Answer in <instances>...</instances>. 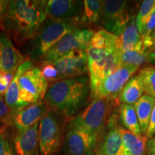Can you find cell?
<instances>
[{"instance_id": "1", "label": "cell", "mask_w": 155, "mask_h": 155, "mask_svg": "<svg viewBox=\"0 0 155 155\" xmlns=\"http://www.w3.org/2000/svg\"><path fill=\"white\" fill-rule=\"evenodd\" d=\"M47 1H9L4 28L15 41L22 43L32 38L45 22Z\"/></svg>"}, {"instance_id": "2", "label": "cell", "mask_w": 155, "mask_h": 155, "mask_svg": "<svg viewBox=\"0 0 155 155\" xmlns=\"http://www.w3.org/2000/svg\"><path fill=\"white\" fill-rule=\"evenodd\" d=\"M90 93L87 75L64 79L52 83L45 96L48 107L66 116H73L86 105Z\"/></svg>"}, {"instance_id": "3", "label": "cell", "mask_w": 155, "mask_h": 155, "mask_svg": "<svg viewBox=\"0 0 155 155\" xmlns=\"http://www.w3.org/2000/svg\"><path fill=\"white\" fill-rule=\"evenodd\" d=\"M81 19H50L40 27L34 41V57H44L64 36L79 28Z\"/></svg>"}, {"instance_id": "4", "label": "cell", "mask_w": 155, "mask_h": 155, "mask_svg": "<svg viewBox=\"0 0 155 155\" xmlns=\"http://www.w3.org/2000/svg\"><path fill=\"white\" fill-rule=\"evenodd\" d=\"M114 101H116L94 99L73 119L70 127L80 128L98 137L108 121Z\"/></svg>"}, {"instance_id": "5", "label": "cell", "mask_w": 155, "mask_h": 155, "mask_svg": "<svg viewBox=\"0 0 155 155\" xmlns=\"http://www.w3.org/2000/svg\"><path fill=\"white\" fill-rule=\"evenodd\" d=\"M139 67L123 65L101 82L98 86L91 91L94 99L117 101L122 89Z\"/></svg>"}, {"instance_id": "6", "label": "cell", "mask_w": 155, "mask_h": 155, "mask_svg": "<svg viewBox=\"0 0 155 155\" xmlns=\"http://www.w3.org/2000/svg\"><path fill=\"white\" fill-rule=\"evenodd\" d=\"M48 88V82L38 68H31L19 80V101L22 107L41 101Z\"/></svg>"}, {"instance_id": "7", "label": "cell", "mask_w": 155, "mask_h": 155, "mask_svg": "<svg viewBox=\"0 0 155 155\" xmlns=\"http://www.w3.org/2000/svg\"><path fill=\"white\" fill-rule=\"evenodd\" d=\"M102 17L105 30L116 35H119L125 30L132 19L124 0L102 1Z\"/></svg>"}, {"instance_id": "8", "label": "cell", "mask_w": 155, "mask_h": 155, "mask_svg": "<svg viewBox=\"0 0 155 155\" xmlns=\"http://www.w3.org/2000/svg\"><path fill=\"white\" fill-rule=\"evenodd\" d=\"M39 149L40 155H55L61 140V130L55 114L49 111L39 123Z\"/></svg>"}, {"instance_id": "9", "label": "cell", "mask_w": 155, "mask_h": 155, "mask_svg": "<svg viewBox=\"0 0 155 155\" xmlns=\"http://www.w3.org/2000/svg\"><path fill=\"white\" fill-rule=\"evenodd\" d=\"M94 33L90 29H78L69 32L48 52L44 61H54L75 50H86Z\"/></svg>"}, {"instance_id": "10", "label": "cell", "mask_w": 155, "mask_h": 155, "mask_svg": "<svg viewBox=\"0 0 155 155\" xmlns=\"http://www.w3.org/2000/svg\"><path fill=\"white\" fill-rule=\"evenodd\" d=\"M52 62L59 72L61 80L83 76L88 73L86 50H73Z\"/></svg>"}, {"instance_id": "11", "label": "cell", "mask_w": 155, "mask_h": 155, "mask_svg": "<svg viewBox=\"0 0 155 155\" xmlns=\"http://www.w3.org/2000/svg\"><path fill=\"white\" fill-rule=\"evenodd\" d=\"M48 111V106L45 102L34 103L14 112L12 123L17 131H22L40 122Z\"/></svg>"}, {"instance_id": "12", "label": "cell", "mask_w": 155, "mask_h": 155, "mask_svg": "<svg viewBox=\"0 0 155 155\" xmlns=\"http://www.w3.org/2000/svg\"><path fill=\"white\" fill-rule=\"evenodd\" d=\"M98 137L80 128L70 127L66 136V149L69 155H85L96 146Z\"/></svg>"}, {"instance_id": "13", "label": "cell", "mask_w": 155, "mask_h": 155, "mask_svg": "<svg viewBox=\"0 0 155 155\" xmlns=\"http://www.w3.org/2000/svg\"><path fill=\"white\" fill-rule=\"evenodd\" d=\"M47 16L54 19H81L83 2L74 0H50L45 7Z\"/></svg>"}, {"instance_id": "14", "label": "cell", "mask_w": 155, "mask_h": 155, "mask_svg": "<svg viewBox=\"0 0 155 155\" xmlns=\"http://www.w3.org/2000/svg\"><path fill=\"white\" fill-rule=\"evenodd\" d=\"M24 60L8 35L0 32V72H16Z\"/></svg>"}, {"instance_id": "15", "label": "cell", "mask_w": 155, "mask_h": 155, "mask_svg": "<svg viewBox=\"0 0 155 155\" xmlns=\"http://www.w3.org/2000/svg\"><path fill=\"white\" fill-rule=\"evenodd\" d=\"M39 123L22 131H18L14 140L15 150L17 155H38Z\"/></svg>"}, {"instance_id": "16", "label": "cell", "mask_w": 155, "mask_h": 155, "mask_svg": "<svg viewBox=\"0 0 155 155\" xmlns=\"http://www.w3.org/2000/svg\"><path fill=\"white\" fill-rule=\"evenodd\" d=\"M115 45L117 51L146 50L144 48L143 38L137 28L134 17L124 32L119 35H116Z\"/></svg>"}, {"instance_id": "17", "label": "cell", "mask_w": 155, "mask_h": 155, "mask_svg": "<svg viewBox=\"0 0 155 155\" xmlns=\"http://www.w3.org/2000/svg\"><path fill=\"white\" fill-rule=\"evenodd\" d=\"M32 62L30 61H25L22 65H19L5 94L4 98L6 104L13 113L22 108L19 101V80L27 71L32 68Z\"/></svg>"}, {"instance_id": "18", "label": "cell", "mask_w": 155, "mask_h": 155, "mask_svg": "<svg viewBox=\"0 0 155 155\" xmlns=\"http://www.w3.org/2000/svg\"><path fill=\"white\" fill-rule=\"evenodd\" d=\"M124 146L128 155H145L147 152V138L134 134L121 126L118 125Z\"/></svg>"}, {"instance_id": "19", "label": "cell", "mask_w": 155, "mask_h": 155, "mask_svg": "<svg viewBox=\"0 0 155 155\" xmlns=\"http://www.w3.org/2000/svg\"><path fill=\"white\" fill-rule=\"evenodd\" d=\"M99 154L103 155H128L124 146L118 124L112 125L104 137Z\"/></svg>"}, {"instance_id": "20", "label": "cell", "mask_w": 155, "mask_h": 155, "mask_svg": "<svg viewBox=\"0 0 155 155\" xmlns=\"http://www.w3.org/2000/svg\"><path fill=\"white\" fill-rule=\"evenodd\" d=\"M154 104V98L147 95H143L133 105L142 134H146Z\"/></svg>"}, {"instance_id": "21", "label": "cell", "mask_w": 155, "mask_h": 155, "mask_svg": "<svg viewBox=\"0 0 155 155\" xmlns=\"http://www.w3.org/2000/svg\"><path fill=\"white\" fill-rule=\"evenodd\" d=\"M144 94L140 81L137 75L131 77L127 83L119 96L121 104L134 105Z\"/></svg>"}, {"instance_id": "22", "label": "cell", "mask_w": 155, "mask_h": 155, "mask_svg": "<svg viewBox=\"0 0 155 155\" xmlns=\"http://www.w3.org/2000/svg\"><path fill=\"white\" fill-rule=\"evenodd\" d=\"M119 119L123 127L134 134L142 136L139 120L133 105L120 104Z\"/></svg>"}, {"instance_id": "23", "label": "cell", "mask_w": 155, "mask_h": 155, "mask_svg": "<svg viewBox=\"0 0 155 155\" xmlns=\"http://www.w3.org/2000/svg\"><path fill=\"white\" fill-rule=\"evenodd\" d=\"M102 1L85 0L83 2V12L81 22L93 25L98 22L102 18Z\"/></svg>"}, {"instance_id": "24", "label": "cell", "mask_w": 155, "mask_h": 155, "mask_svg": "<svg viewBox=\"0 0 155 155\" xmlns=\"http://www.w3.org/2000/svg\"><path fill=\"white\" fill-rule=\"evenodd\" d=\"M149 53L146 50H126L117 51L118 59L120 64L139 67L148 61Z\"/></svg>"}, {"instance_id": "25", "label": "cell", "mask_w": 155, "mask_h": 155, "mask_svg": "<svg viewBox=\"0 0 155 155\" xmlns=\"http://www.w3.org/2000/svg\"><path fill=\"white\" fill-rule=\"evenodd\" d=\"M145 95L155 99V67L142 68L137 75Z\"/></svg>"}, {"instance_id": "26", "label": "cell", "mask_w": 155, "mask_h": 155, "mask_svg": "<svg viewBox=\"0 0 155 155\" xmlns=\"http://www.w3.org/2000/svg\"><path fill=\"white\" fill-rule=\"evenodd\" d=\"M155 11V0H145L141 4L138 15L136 17V25L142 37L145 26L151 15Z\"/></svg>"}, {"instance_id": "27", "label": "cell", "mask_w": 155, "mask_h": 155, "mask_svg": "<svg viewBox=\"0 0 155 155\" xmlns=\"http://www.w3.org/2000/svg\"><path fill=\"white\" fill-rule=\"evenodd\" d=\"M40 71L48 83H53L61 81L60 73L52 61H43Z\"/></svg>"}, {"instance_id": "28", "label": "cell", "mask_w": 155, "mask_h": 155, "mask_svg": "<svg viewBox=\"0 0 155 155\" xmlns=\"http://www.w3.org/2000/svg\"><path fill=\"white\" fill-rule=\"evenodd\" d=\"M12 116L13 112L7 105L3 96L0 95V123L4 124L9 123L12 121Z\"/></svg>"}, {"instance_id": "29", "label": "cell", "mask_w": 155, "mask_h": 155, "mask_svg": "<svg viewBox=\"0 0 155 155\" xmlns=\"http://www.w3.org/2000/svg\"><path fill=\"white\" fill-rule=\"evenodd\" d=\"M0 155H15L8 141L0 133Z\"/></svg>"}, {"instance_id": "30", "label": "cell", "mask_w": 155, "mask_h": 155, "mask_svg": "<svg viewBox=\"0 0 155 155\" xmlns=\"http://www.w3.org/2000/svg\"><path fill=\"white\" fill-rule=\"evenodd\" d=\"M155 134V104L154 106V108H153L152 115H151L150 117V124H149L148 129H147V133L145 134V137L148 138H152Z\"/></svg>"}, {"instance_id": "31", "label": "cell", "mask_w": 155, "mask_h": 155, "mask_svg": "<svg viewBox=\"0 0 155 155\" xmlns=\"http://www.w3.org/2000/svg\"><path fill=\"white\" fill-rule=\"evenodd\" d=\"M9 1L0 0V28H4V22L7 15Z\"/></svg>"}, {"instance_id": "32", "label": "cell", "mask_w": 155, "mask_h": 155, "mask_svg": "<svg viewBox=\"0 0 155 155\" xmlns=\"http://www.w3.org/2000/svg\"><path fill=\"white\" fill-rule=\"evenodd\" d=\"M148 155H155V137L147 141Z\"/></svg>"}, {"instance_id": "33", "label": "cell", "mask_w": 155, "mask_h": 155, "mask_svg": "<svg viewBox=\"0 0 155 155\" xmlns=\"http://www.w3.org/2000/svg\"><path fill=\"white\" fill-rule=\"evenodd\" d=\"M8 86H7V84H5V83H3L2 81H0V95H1V96L5 94Z\"/></svg>"}, {"instance_id": "34", "label": "cell", "mask_w": 155, "mask_h": 155, "mask_svg": "<svg viewBox=\"0 0 155 155\" xmlns=\"http://www.w3.org/2000/svg\"><path fill=\"white\" fill-rule=\"evenodd\" d=\"M148 61L150 62V63H155V50L149 53Z\"/></svg>"}, {"instance_id": "35", "label": "cell", "mask_w": 155, "mask_h": 155, "mask_svg": "<svg viewBox=\"0 0 155 155\" xmlns=\"http://www.w3.org/2000/svg\"><path fill=\"white\" fill-rule=\"evenodd\" d=\"M150 50H152V51L155 50V38H154L152 40V46H151Z\"/></svg>"}, {"instance_id": "36", "label": "cell", "mask_w": 155, "mask_h": 155, "mask_svg": "<svg viewBox=\"0 0 155 155\" xmlns=\"http://www.w3.org/2000/svg\"><path fill=\"white\" fill-rule=\"evenodd\" d=\"M154 38H155V30H154V32H152V35H151V40H152V39Z\"/></svg>"}, {"instance_id": "37", "label": "cell", "mask_w": 155, "mask_h": 155, "mask_svg": "<svg viewBox=\"0 0 155 155\" xmlns=\"http://www.w3.org/2000/svg\"><path fill=\"white\" fill-rule=\"evenodd\" d=\"M85 155H94V154H93V152H91H91H88V153H87V154H86Z\"/></svg>"}, {"instance_id": "38", "label": "cell", "mask_w": 155, "mask_h": 155, "mask_svg": "<svg viewBox=\"0 0 155 155\" xmlns=\"http://www.w3.org/2000/svg\"><path fill=\"white\" fill-rule=\"evenodd\" d=\"M99 155H103V154H99Z\"/></svg>"}]
</instances>
